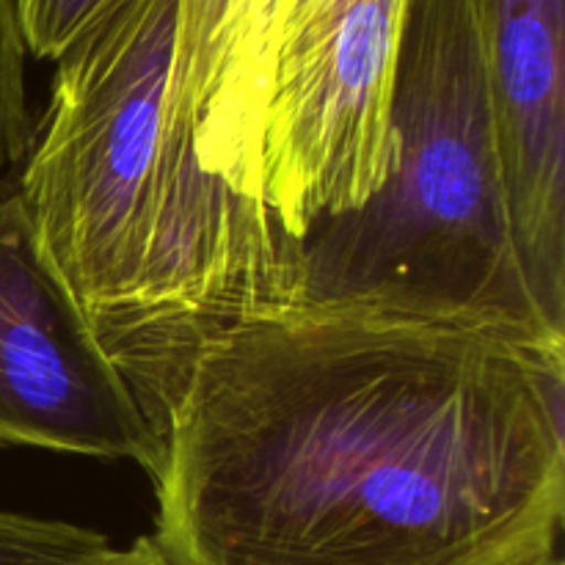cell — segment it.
Listing matches in <instances>:
<instances>
[{
	"instance_id": "4",
	"label": "cell",
	"mask_w": 565,
	"mask_h": 565,
	"mask_svg": "<svg viewBox=\"0 0 565 565\" xmlns=\"http://www.w3.org/2000/svg\"><path fill=\"white\" fill-rule=\"evenodd\" d=\"M408 0H287L263 121V204L292 243L364 207L395 163Z\"/></svg>"
},
{
	"instance_id": "1",
	"label": "cell",
	"mask_w": 565,
	"mask_h": 565,
	"mask_svg": "<svg viewBox=\"0 0 565 565\" xmlns=\"http://www.w3.org/2000/svg\"><path fill=\"white\" fill-rule=\"evenodd\" d=\"M565 353L342 303L199 345L163 419L174 565H511L561 546Z\"/></svg>"
},
{
	"instance_id": "12",
	"label": "cell",
	"mask_w": 565,
	"mask_h": 565,
	"mask_svg": "<svg viewBox=\"0 0 565 565\" xmlns=\"http://www.w3.org/2000/svg\"><path fill=\"white\" fill-rule=\"evenodd\" d=\"M511 565H565V561L561 555V546H550V550L533 552V555L522 557V561H516Z\"/></svg>"
},
{
	"instance_id": "10",
	"label": "cell",
	"mask_w": 565,
	"mask_h": 565,
	"mask_svg": "<svg viewBox=\"0 0 565 565\" xmlns=\"http://www.w3.org/2000/svg\"><path fill=\"white\" fill-rule=\"evenodd\" d=\"M105 0H11L28 53L55 61Z\"/></svg>"
},
{
	"instance_id": "7",
	"label": "cell",
	"mask_w": 565,
	"mask_h": 565,
	"mask_svg": "<svg viewBox=\"0 0 565 565\" xmlns=\"http://www.w3.org/2000/svg\"><path fill=\"white\" fill-rule=\"evenodd\" d=\"M285 6L287 0H180L177 20V103L199 160L257 204L265 105Z\"/></svg>"
},
{
	"instance_id": "11",
	"label": "cell",
	"mask_w": 565,
	"mask_h": 565,
	"mask_svg": "<svg viewBox=\"0 0 565 565\" xmlns=\"http://www.w3.org/2000/svg\"><path fill=\"white\" fill-rule=\"evenodd\" d=\"M108 565H174V563L160 552V546L154 544L152 535H141V539L132 541L127 550L116 552V557Z\"/></svg>"
},
{
	"instance_id": "8",
	"label": "cell",
	"mask_w": 565,
	"mask_h": 565,
	"mask_svg": "<svg viewBox=\"0 0 565 565\" xmlns=\"http://www.w3.org/2000/svg\"><path fill=\"white\" fill-rule=\"evenodd\" d=\"M116 552L97 530L0 511V565H108Z\"/></svg>"
},
{
	"instance_id": "5",
	"label": "cell",
	"mask_w": 565,
	"mask_h": 565,
	"mask_svg": "<svg viewBox=\"0 0 565 565\" xmlns=\"http://www.w3.org/2000/svg\"><path fill=\"white\" fill-rule=\"evenodd\" d=\"M0 445L130 461L163 436L42 252L17 182L0 188Z\"/></svg>"
},
{
	"instance_id": "2",
	"label": "cell",
	"mask_w": 565,
	"mask_h": 565,
	"mask_svg": "<svg viewBox=\"0 0 565 565\" xmlns=\"http://www.w3.org/2000/svg\"><path fill=\"white\" fill-rule=\"evenodd\" d=\"M180 0H105L55 58L17 188L42 252L163 436L199 345L292 301L296 248L202 166L177 103Z\"/></svg>"
},
{
	"instance_id": "6",
	"label": "cell",
	"mask_w": 565,
	"mask_h": 565,
	"mask_svg": "<svg viewBox=\"0 0 565 565\" xmlns=\"http://www.w3.org/2000/svg\"><path fill=\"white\" fill-rule=\"evenodd\" d=\"M524 276L565 334V0H475Z\"/></svg>"
},
{
	"instance_id": "9",
	"label": "cell",
	"mask_w": 565,
	"mask_h": 565,
	"mask_svg": "<svg viewBox=\"0 0 565 565\" xmlns=\"http://www.w3.org/2000/svg\"><path fill=\"white\" fill-rule=\"evenodd\" d=\"M25 53L11 0H0V188L17 182L33 143Z\"/></svg>"
},
{
	"instance_id": "3",
	"label": "cell",
	"mask_w": 565,
	"mask_h": 565,
	"mask_svg": "<svg viewBox=\"0 0 565 565\" xmlns=\"http://www.w3.org/2000/svg\"><path fill=\"white\" fill-rule=\"evenodd\" d=\"M395 163L296 248L292 301L386 309L565 353L524 276L475 0H408Z\"/></svg>"
}]
</instances>
